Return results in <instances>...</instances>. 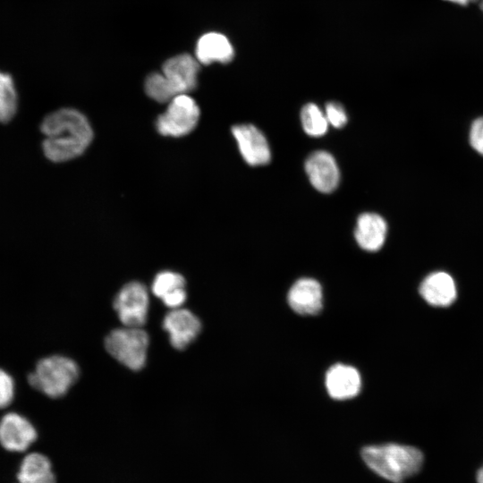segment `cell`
I'll use <instances>...</instances> for the list:
<instances>
[{
    "instance_id": "4fadbf2b",
    "label": "cell",
    "mask_w": 483,
    "mask_h": 483,
    "mask_svg": "<svg viewBox=\"0 0 483 483\" xmlns=\"http://www.w3.org/2000/svg\"><path fill=\"white\" fill-rule=\"evenodd\" d=\"M291 309L301 315H316L323 307V292L320 284L309 277L297 280L287 293Z\"/></svg>"
},
{
    "instance_id": "52a82bcc",
    "label": "cell",
    "mask_w": 483,
    "mask_h": 483,
    "mask_svg": "<svg viewBox=\"0 0 483 483\" xmlns=\"http://www.w3.org/2000/svg\"><path fill=\"white\" fill-rule=\"evenodd\" d=\"M32 423L21 414L8 412L0 419V445L10 452H24L37 439Z\"/></svg>"
},
{
    "instance_id": "44dd1931",
    "label": "cell",
    "mask_w": 483,
    "mask_h": 483,
    "mask_svg": "<svg viewBox=\"0 0 483 483\" xmlns=\"http://www.w3.org/2000/svg\"><path fill=\"white\" fill-rule=\"evenodd\" d=\"M145 90L149 97L160 103L168 102L176 96L162 72H153L148 76Z\"/></svg>"
},
{
    "instance_id": "9a60e30c",
    "label": "cell",
    "mask_w": 483,
    "mask_h": 483,
    "mask_svg": "<svg viewBox=\"0 0 483 483\" xmlns=\"http://www.w3.org/2000/svg\"><path fill=\"white\" fill-rule=\"evenodd\" d=\"M386 233V220L378 214L366 212L360 214L357 219L354 237L361 249L374 252L383 247Z\"/></svg>"
},
{
    "instance_id": "e0dca14e",
    "label": "cell",
    "mask_w": 483,
    "mask_h": 483,
    "mask_svg": "<svg viewBox=\"0 0 483 483\" xmlns=\"http://www.w3.org/2000/svg\"><path fill=\"white\" fill-rule=\"evenodd\" d=\"M17 479L18 483H55L50 460L39 453H31L24 457Z\"/></svg>"
},
{
    "instance_id": "8fae6325",
    "label": "cell",
    "mask_w": 483,
    "mask_h": 483,
    "mask_svg": "<svg viewBox=\"0 0 483 483\" xmlns=\"http://www.w3.org/2000/svg\"><path fill=\"white\" fill-rule=\"evenodd\" d=\"M199 62L188 54L174 56L165 62L162 73L174 94H186L197 86Z\"/></svg>"
},
{
    "instance_id": "5b68a950",
    "label": "cell",
    "mask_w": 483,
    "mask_h": 483,
    "mask_svg": "<svg viewBox=\"0 0 483 483\" xmlns=\"http://www.w3.org/2000/svg\"><path fill=\"white\" fill-rule=\"evenodd\" d=\"M199 108L187 94L175 96L169 101L165 113L156 122L158 132L164 136L182 137L189 134L197 125Z\"/></svg>"
},
{
    "instance_id": "cb8c5ba5",
    "label": "cell",
    "mask_w": 483,
    "mask_h": 483,
    "mask_svg": "<svg viewBox=\"0 0 483 483\" xmlns=\"http://www.w3.org/2000/svg\"><path fill=\"white\" fill-rule=\"evenodd\" d=\"M470 142L477 152L483 155V117L473 122L470 131Z\"/></svg>"
},
{
    "instance_id": "9c48e42d",
    "label": "cell",
    "mask_w": 483,
    "mask_h": 483,
    "mask_svg": "<svg viewBox=\"0 0 483 483\" xmlns=\"http://www.w3.org/2000/svg\"><path fill=\"white\" fill-rule=\"evenodd\" d=\"M240 153L252 166L263 165L271 159V151L265 135L252 124H237L232 128Z\"/></svg>"
},
{
    "instance_id": "3957f363",
    "label": "cell",
    "mask_w": 483,
    "mask_h": 483,
    "mask_svg": "<svg viewBox=\"0 0 483 483\" xmlns=\"http://www.w3.org/2000/svg\"><path fill=\"white\" fill-rule=\"evenodd\" d=\"M80 369L76 362L65 356L51 355L40 359L29 373L27 381L35 390L50 398L67 394L77 381Z\"/></svg>"
},
{
    "instance_id": "ac0fdd59",
    "label": "cell",
    "mask_w": 483,
    "mask_h": 483,
    "mask_svg": "<svg viewBox=\"0 0 483 483\" xmlns=\"http://www.w3.org/2000/svg\"><path fill=\"white\" fill-rule=\"evenodd\" d=\"M18 96L13 77L0 71V123H7L15 115Z\"/></svg>"
},
{
    "instance_id": "4316f807",
    "label": "cell",
    "mask_w": 483,
    "mask_h": 483,
    "mask_svg": "<svg viewBox=\"0 0 483 483\" xmlns=\"http://www.w3.org/2000/svg\"><path fill=\"white\" fill-rule=\"evenodd\" d=\"M480 8H481V10L483 11V0H481V3H480Z\"/></svg>"
},
{
    "instance_id": "603a6c76",
    "label": "cell",
    "mask_w": 483,
    "mask_h": 483,
    "mask_svg": "<svg viewBox=\"0 0 483 483\" xmlns=\"http://www.w3.org/2000/svg\"><path fill=\"white\" fill-rule=\"evenodd\" d=\"M325 114L329 125L342 128L347 123V114L343 106L337 102H329L325 108Z\"/></svg>"
},
{
    "instance_id": "ba28073f",
    "label": "cell",
    "mask_w": 483,
    "mask_h": 483,
    "mask_svg": "<svg viewBox=\"0 0 483 483\" xmlns=\"http://www.w3.org/2000/svg\"><path fill=\"white\" fill-rule=\"evenodd\" d=\"M163 328L168 334L171 345L183 350L199 335L201 323L191 310L183 308L171 309L163 319Z\"/></svg>"
},
{
    "instance_id": "ffe728a7",
    "label": "cell",
    "mask_w": 483,
    "mask_h": 483,
    "mask_svg": "<svg viewBox=\"0 0 483 483\" xmlns=\"http://www.w3.org/2000/svg\"><path fill=\"white\" fill-rule=\"evenodd\" d=\"M182 289H185L184 277L168 270L159 272L151 284L152 293L161 301Z\"/></svg>"
},
{
    "instance_id": "2e32d148",
    "label": "cell",
    "mask_w": 483,
    "mask_h": 483,
    "mask_svg": "<svg viewBox=\"0 0 483 483\" xmlns=\"http://www.w3.org/2000/svg\"><path fill=\"white\" fill-rule=\"evenodd\" d=\"M233 58V47L228 38L218 32L206 33L199 38L196 47L199 63L209 64L214 62L227 64Z\"/></svg>"
},
{
    "instance_id": "30bf717a",
    "label": "cell",
    "mask_w": 483,
    "mask_h": 483,
    "mask_svg": "<svg viewBox=\"0 0 483 483\" xmlns=\"http://www.w3.org/2000/svg\"><path fill=\"white\" fill-rule=\"evenodd\" d=\"M305 171L311 185L320 192H332L339 184L338 165L327 151L317 150L311 153L305 161Z\"/></svg>"
},
{
    "instance_id": "8992f818",
    "label": "cell",
    "mask_w": 483,
    "mask_h": 483,
    "mask_svg": "<svg viewBox=\"0 0 483 483\" xmlns=\"http://www.w3.org/2000/svg\"><path fill=\"white\" fill-rule=\"evenodd\" d=\"M113 305L124 326L141 327L148 312V289L140 282L128 283L117 292Z\"/></svg>"
},
{
    "instance_id": "6da1fadb",
    "label": "cell",
    "mask_w": 483,
    "mask_h": 483,
    "mask_svg": "<svg viewBox=\"0 0 483 483\" xmlns=\"http://www.w3.org/2000/svg\"><path fill=\"white\" fill-rule=\"evenodd\" d=\"M40 130L45 136L43 152L53 162H64L79 157L93 138L87 118L72 108H62L47 114Z\"/></svg>"
},
{
    "instance_id": "7c38bea8",
    "label": "cell",
    "mask_w": 483,
    "mask_h": 483,
    "mask_svg": "<svg viewBox=\"0 0 483 483\" xmlns=\"http://www.w3.org/2000/svg\"><path fill=\"white\" fill-rule=\"evenodd\" d=\"M325 385L331 398L340 401L352 399L360 392L361 377L354 367L336 363L327 369Z\"/></svg>"
},
{
    "instance_id": "5bb4252c",
    "label": "cell",
    "mask_w": 483,
    "mask_h": 483,
    "mask_svg": "<svg viewBox=\"0 0 483 483\" xmlns=\"http://www.w3.org/2000/svg\"><path fill=\"white\" fill-rule=\"evenodd\" d=\"M419 292L424 301L434 307H448L457 297L453 278L444 271L428 275L420 283Z\"/></svg>"
},
{
    "instance_id": "d6986e66",
    "label": "cell",
    "mask_w": 483,
    "mask_h": 483,
    "mask_svg": "<svg viewBox=\"0 0 483 483\" xmlns=\"http://www.w3.org/2000/svg\"><path fill=\"white\" fill-rule=\"evenodd\" d=\"M301 123L303 131L311 137L325 135L329 126L325 112L314 103H308L302 107Z\"/></svg>"
},
{
    "instance_id": "7a4b0ae2",
    "label": "cell",
    "mask_w": 483,
    "mask_h": 483,
    "mask_svg": "<svg viewBox=\"0 0 483 483\" xmlns=\"http://www.w3.org/2000/svg\"><path fill=\"white\" fill-rule=\"evenodd\" d=\"M360 454L373 472L393 483H402L417 474L424 462L419 449L395 443L366 445Z\"/></svg>"
},
{
    "instance_id": "277c9868",
    "label": "cell",
    "mask_w": 483,
    "mask_h": 483,
    "mask_svg": "<svg viewBox=\"0 0 483 483\" xmlns=\"http://www.w3.org/2000/svg\"><path fill=\"white\" fill-rule=\"evenodd\" d=\"M148 343L147 332L134 326L115 328L105 339L107 352L131 370H140L144 367Z\"/></svg>"
},
{
    "instance_id": "d4e9b609",
    "label": "cell",
    "mask_w": 483,
    "mask_h": 483,
    "mask_svg": "<svg viewBox=\"0 0 483 483\" xmlns=\"http://www.w3.org/2000/svg\"><path fill=\"white\" fill-rule=\"evenodd\" d=\"M446 1H450V2L458 4H462V5H467V4H469L470 3L475 2V1H477V0H446Z\"/></svg>"
},
{
    "instance_id": "7402d4cb",
    "label": "cell",
    "mask_w": 483,
    "mask_h": 483,
    "mask_svg": "<svg viewBox=\"0 0 483 483\" xmlns=\"http://www.w3.org/2000/svg\"><path fill=\"white\" fill-rule=\"evenodd\" d=\"M15 384L13 377L0 368V410L7 408L13 401Z\"/></svg>"
},
{
    "instance_id": "484cf974",
    "label": "cell",
    "mask_w": 483,
    "mask_h": 483,
    "mask_svg": "<svg viewBox=\"0 0 483 483\" xmlns=\"http://www.w3.org/2000/svg\"><path fill=\"white\" fill-rule=\"evenodd\" d=\"M477 483H483V466L477 472Z\"/></svg>"
}]
</instances>
